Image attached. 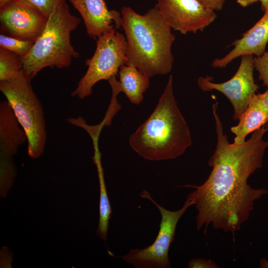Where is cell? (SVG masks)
Segmentation results:
<instances>
[{"mask_svg": "<svg viewBox=\"0 0 268 268\" xmlns=\"http://www.w3.org/2000/svg\"><path fill=\"white\" fill-rule=\"evenodd\" d=\"M217 104L215 101L212 105L217 144L208 161L211 172L201 185L183 187L195 189L187 199L193 202L198 211V231L204 226L205 233L211 224L215 229L234 233L248 219L255 201L268 194V190L254 189L247 183L251 175L263 167L268 147V141L263 137L268 131V124L253 132L245 142L230 143L216 112Z\"/></svg>", "mask_w": 268, "mask_h": 268, "instance_id": "6da1fadb", "label": "cell"}, {"mask_svg": "<svg viewBox=\"0 0 268 268\" xmlns=\"http://www.w3.org/2000/svg\"><path fill=\"white\" fill-rule=\"evenodd\" d=\"M121 13L127 41L125 65L136 67L149 78L170 72L175 37L158 8L155 6L140 14L123 6Z\"/></svg>", "mask_w": 268, "mask_h": 268, "instance_id": "7a4b0ae2", "label": "cell"}, {"mask_svg": "<svg viewBox=\"0 0 268 268\" xmlns=\"http://www.w3.org/2000/svg\"><path fill=\"white\" fill-rule=\"evenodd\" d=\"M129 143L138 155L151 161L175 159L191 146V133L174 97L171 75L155 108L130 136Z\"/></svg>", "mask_w": 268, "mask_h": 268, "instance_id": "3957f363", "label": "cell"}, {"mask_svg": "<svg viewBox=\"0 0 268 268\" xmlns=\"http://www.w3.org/2000/svg\"><path fill=\"white\" fill-rule=\"evenodd\" d=\"M80 21L71 13L67 3L49 16L43 31L22 59L23 69L32 78L45 67L67 68L73 59L78 57L70 36Z\"/></svg>", "mask_w": 268, "mask_h": 268, "instance_id": "277c9868", "label": "cell"}, {"mask_svg": "<svg viewBox=\"0 0 268 268\" xmlns=\"http://www.w3.org/2000/svg\"><path fill=\"white\" fill-rule=\"evenodd\" d=\"M32 79L23 69L16 77L0 81V90L27 135L28 155L37 159L45 150L47 131L43 106L33 89Z\"/></svg>", "mask_w": 268, "mask_h": 268, "instance_id": "5b68a950", "label": "cell"}, {"mask_svg": "<svg viewBox=\"0 0 268 268\" xmlns=\"http://www.w3.org/2000/svg\"><path fill=\"white\" fill-rule=\"evenodd\" d=\"M127 61V41L123 34L114 28L97 38L92 57L85 60L87 69L71 95L83 99L90 96L94 85L102 80L116 76Z\"/></svg>", "mask_w": 268, "mask_h": 268, "instance_id": "8992f818", "label": "cell"}, {"mask_svg": "<svg viewBox=\"0 0 268 268\" xmlns=\"http://www.w3.org/2000/svg\"><path fill=\"white\" fill-rule=\"evenodd\" d=\"M140 196L150 201L158 208L161 219L158 234L153 243L144 248L132 249L121 257L125 262L136 268H169L171 267L168 257L170 245L174 241L176 228L181 216L190 206L192 201L188 199L179 210L171 211L159 205L146 190Z\"/></svg>", "mask_w": 268, "mask_h": 268, "instance_id": "52a82bcc", "label": "cell"}, {"mask_svg": "<svg viewBox=\"0 0 268 268\" xmlns=\"http://www.w3.org/2000/svg\"><path fill=\"white\" fill-rule=\"evenodd\" d=\"M238 70L229 80L222 83L212 82L211 77H200L198 85L202 91H218L229 100L232 105L234 113L233 119L239 120L247 108L249 101L257 92L259 86L255 82L253 71V55H246L241 57Z\"/></svg>", "mask_w": 268, "mask_h": 268, "instance_id": "ba28073f", "label": "cell"}, {"mask_svg": "<svg viewBox=\"0 0 268 268\" xmlns=\"http://www.w3.org/2000/svg\"><path fill=\"white\" fill-rule=\"evenodd\" d=\"M48 17L26 0H9L0 6L1 27L9 36L34 42Z\"/></svg>", "mask_w": 268, "mask_h": 268, "instance_id": "9c48e42d", "label": "cell"}, {"mask_svg": "<svg viewBox=\"0 0 268 268\" xmlns=\"http://www.w3.org/2000/svg\"><path fill=\"white\" fill-rule=\"evenodd\" d=\"M155 6L171 29L182 34L202 31L217 17L197 0H157Z\"/></svg>", "mask_w": 268, "mask_h": 268, "instance_id": "30bf717a", "label": "cell"}, {"mask_svg": "<svg viewBox=\"0 0 268 268\" xmlns=\"http://www.w3.org/2000/svg\"><path fill=\"white\" fill-rule=\"evenodd\" d=\"M83 19L87 35L94 39L121 27V13L109 10L104 0H68Z\"/></svg>", "mask_w": 268, "mask_h": 268, "instance_id": "8fae6325", "label": "cell"}, {"mask_svg": "<svg viewBox=\"0 0 268 268\" xmlns=\"http://www.w3.org/2000/svg\"><path fill=\"white\" fill-rule=\"evenodd\" d=\"M268 42V12H267L240 39L233 42L234 48L231 51L223 58L214 60L211 66L213 67L222 68L236 58L244 55L260 56L266 52Z\"/></svg>", "mask_w": 268, "mask_h": 268, "instance_id": "7c38bea8", "label": "cell"}, {"mask_svg": "<svg viewBox=\"0 0 268 268\" xmlns=\"http://www.w3.org/2000/svg\"><path fill=\"white\" fill-rule=\"evenodd\" d=\"M238 120V124L232 127L230 131L235 135L233 143L241 144L246 141L249 134L268 122V89L252 96Z\"/></svg>", "mask_w": 268, "mask_h": 268, "instance_id": "4fadbf2b", "label": "cell"}, {"mask_svg": "<svg viewBox=\"0 0 268 268\" xmlns=\"http://www.w3.org/2000/svg\"><path fill=\"white\" fill-rule=\"evenodd\" d=\"M27 135L7 100L0 103V158H13Z\"/></svg>", "mask_w": 268, "mask_h": 268, "instance_id": "5bb4252c", "label": "cell"}, {"mask_svg": "<svg viewBox=\"0 0 268 268\" xmlns=\"http://www.w3.org/2000/svg\"><path fill=\"white\" fill-rule=\"evenodd\" d=\"M119 86L130 102L139 104L149 85V77L135 67L124 65L119 71Z\"/></svg>", "mask_w": 268, "mask_h": 268, "instance_id": "9a60e30c", "label": "cell"}, {"mask_svg": "<svg viewBox=\"0 0 268 268\" xmlns=\"http://www.w3.org/2000/svg\"><path fill=\"white\" fill-rule=\"evenodd\" d=\"M97 149V148L96 149L93 157L94 162L97 168L100 188L99 219L97 234L101 239L106 241L112 208L104 181L103 170L101 163V155Z\"/></svg>", "mask_w": 268, "mask_h": 268, "instance_id": "2e32d148", "label": "cell"}, {"mask_svg": "<svg viewBox=\"0 0 268 268\" xmlns=\"http://www.w3.org/2000/svg\"><path fill=\"white\" fill-rule=\"evenodd\" d=\"M23 69V60L21 57L8 50L0 48V81L16 77Z\"/></svg>", "mask_w": 268, "mask_h": 268, "instance_id": "e0dca14e", "label": "cell"}, {"mask_svg": "<svg viewBox=\"0 0 268 268\" xmlns=\"http://www.w3.org/2000/svg\"><path fill=\"white\" fill-rule=\"evenodd\" d=\"M34 43L5 35L2 33L0 35V47L15 54L22 59L29 54Z\"/></svg>", "mask_w": 268, "mask_h": 268, "instance_id": "ac0fdd59", "label": "cell"}, {"mask_svg": "<svg viewBox=\"0 0 268 268\" xmlns=\"http://www.w3.org/2000/svg\"><path fill=\"white\" fill-rule=\"evenodd\" d=\"M16 171L13 158H0V195L5 196L10 188Z\"/></svg>", "mask_w": 268, "mask_h": 268, "instance_id": "d6986e66", "label": "cell"}, {"mask_svg": "<svg viewBox=\"0 0 268 268\" xmlns=\"http://www.w3.org/2000/svg\"><path fill=\"white\" fill-rule=\"evenodd\" d=\"M39 9L48 17L59 6L67 3L66 0H26Z\"/></svg>", "mask_w": 268, "mask_h": 268, "instance_id": "ffe728a7", "label": "cell"}, {"mask_svg": "<svg viewBox=\"0 0 268 268\" xmlns=\"http://www.w3.org/2000/svg\"><path fill=\"white\" fill-rule=\"evenodd\" d=\"M253 64L254 68L259 72V79L263 81L264 85L268 89V51L254 58Z\"/></svg>", "mask_w": 268, "mask_h": 268, "instance_id": "44dd1931", "label": "cell"}, {"mask_svg": "<svg viewBox=\"0 0 268 268\" xmlns=\"http://www.w3.org/2000/svg\"><path fill=\"white\" fill-rule=\"evenodd\" d=\"M217 265L209 260L201 258L192 259L188 264V268H215Z\"/></svg>", "mask_w": 268, "mask_h": 268, "instance_id": "7402d4cb", "label": "cell"}, {"mask_svg": "<svg viewBox=\"0 0 268 268\" xmlns=\"http://www.w3.org/2000/svg\"><path fill=\"white\" fill-rule=\"evenodd\" d=\"M202 5L214 11H220L223 8L226 0H197Z\"/></svg>", "mask_w": 268, "mask_h": 268, "instance_id": "603a6c76", "label": "cell"}, {"mask_svg": "<svg viewBox=\"0 0 268 268\" xmlns=\"http://www.w3.org/2000/svg\"><path fill=\"white\" fill-rule=\"evenodd\" d=\"M263 0H237V2L242 7H247L252 3L260 1L261 2Z\"/></svg>", "mask_w": 268, "mask_h": 268, "instance_id": "cb8c5ba5", "label": "cell"}, {"mask_svg": "<svg viewBox=\"0 0 268 268\" xmlns=\"http://www.w3.org/2000/svg\"><path fill=\"white\" fill-rule=\"evenodd\" d=\"M261 9L265 12H268V0H263L261 1Z\"/></svg>", "mask_w": 268, "mask_h": 268, "instance_id": "d4e9b609", "label": "cell"}, {"mask_svg": "<svg viewBox=\"0 0 268 268\" xmlns=\"http://www.w3.org/2000/svg\"><path fill=\"white\" fill-rule=\"evenodd\" d=\"M260 268H268V261L265 258H262L260 261Z\"/></svg>", "mask_w": 268, "mask_h": 268, "instance_id": "484cf974", "label": "cell"}, {"mask_svg": "<svg viewBox=\"0 0 268 268\" xmlns=\"http://www.w3.org/2000/svg\"><path fill=\"white\" fill-rule=\"evenodd\" d=\"M8 0H0V6L5 3Z\"/></svg>", "mask_w": 268, "mask_h": 268, "instance_id": "4316f807", "label": "cell"}]
</instances>
